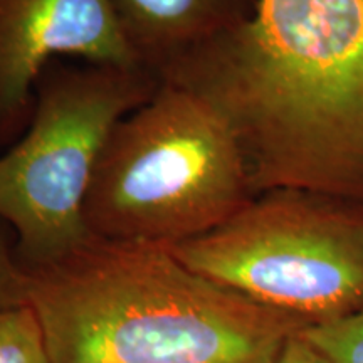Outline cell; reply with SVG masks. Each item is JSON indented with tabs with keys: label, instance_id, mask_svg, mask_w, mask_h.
Listing matches in <instances>:
<instances>
[{
	"label": "cell",
	"instance_id": "6da1fadb",
	"mask_svg": "<svg viewBox=\"0 0 363 363\" xmlns=\"http://www.w3.org/2000/svg\"><path fill=\"white\" fill-rule=\"evenodd\" d=\"M157 76L224 116L256 195L301 189L363 206V0H257L251 19Z\"/></svg>",
	"mask_w": 363,
	"mask_h": 363
},
{
	"label": "cell",
	"instance_id": "7a4b0ae2",
	"mask_svg": "<svg viewBox=\"0 0 363 363\" xmlns=\"http://www.w3.org/2000/svg\"><path fill=\"white\" fill-rule=\"evenodd\" d=\"M27 276L52 363H274L308 328L157 244L93 238Z\"/></svg>",
	"mask_w": 363,
	"mask_h": 363
},
{
	"label": "cell",
	"instance_id": "3957f363",
	"mask_svg": "<svg viewBox=\"0 0 363 363\" xmlns=\"http://www.w3.org/2000/svg\"><path fill=\"white\" fill-rule=\"evenodd\" d=\"M254 197L224 116L192 91L160 81L108 136L84 222L94 238L170 247L217 229Z\"/></svg>",
	"mask_w": 363,
	"mask_h": 363
},
{
	"label": "cell",
	"instance_id": "277c9868",
	"mask_svg": "<svg viewBox=\"0 0 363 363\" xmlns=\"http://www.w3.org/2000/svg\"><path fill=\"white\" fill-rule=\"evenodd\" d=\"M160 79L148 67L56 59L34 91L33 120L0 155V220L26 271L69 256L94 238L84 202L99 155L121 118L148 101Z\"/></svg>",
	"mask_w": 363,
	"mask_h": 363
},
{
	"label": "cell",
	"instance_id": "5b68a950",
	"mask_svg": "<svg viewBox=\"0 0 363 363\" xmlns=\"http://www.w3.org/2000/svg\"><path fill=\"white\" fill-rule=\"evenodd\" d=\"M169 249L192 271L308 326L363 311V206L347 199L267 190Z\"/></svg>",
	"mask_w": 363,
	"mask_h": 363
},
{
	"label": "cell",
	"instance_id": "8992f818",
	"mask_svg": "<svg viewBox=\"0 0 363 363\" xmlns=\"http://www.w3.org/2000/svg\"><path fill=\"white\" fill-rule=\"evenodd\" d=\"M61 57L143 66L113 0H0V152L24 135L33 120L35 84Z\"/></svg>",
	"mask_w": 363,
	"mask_h": 363
},
{
	"label": "cell",
	"instance_id": "52a82bcc",
	"mask_svg": "<svg viewBox=\"0 0 363 363\" xmlns=\"http://www.w3.org/2000/svg\"><path fill=\"white\" fill-rule=\"evenodd\" d=\"M126 39L158 71L251 19L257 0H113Z\"/></svg>",
	"mask_w": 363,
	"mask_h": 363
},
{
	"label": "cell",
	"instance_id": "ba28073f",
	"mask_svg": "<svg viewBox=\"0 0 363 363\" xmlns=\"http://www.w3.org/2000/svg\"><path fill=\"white\" fill-rule=\"evenodd\" d=\"M0 363H52L43 326L29 305L0 308Z\"/></svg>",
	"mask_w": 363,
	"mask_h": 363
},
{
	"label": "cell",
	"instance_id": "9c48e42d",
	"mask_svg": "<svg viewBox=\"0 0 363 363\" xmlns=\"http://www.w3.org/2000/svg\"><path fill=\"white\" fill-rule=\"evenodd\" d=\"M303 337L330 363H363V311L308 326Z\"/></svg>",
	"mask_w": 363,
	"mask_h": 363
},
{
	"label": "cell",
	"instance_id": "30bf717a",
	"mask_svg": "<svg viewBox=\"0 0 363 363\" xmlns=\"http://www.w3.org/2000/svg\"><path fill=\"white\" fill-rule=\"evenodd\" d=\"M29 276L16 254V238L6 222L0 220V308L27 303Z\"/></svg>",
	"mask_w": 363,
	"mask_h": 363
},
{
	"label": "cell",
	"instance_id": "8fae6325",
	"mask_svg": "<svg viewBox=\"0 0 363 363\" xmlns=\"http://www.w3.org/2000/svg\"><path fill=\"white\" fill-rule=\"evenodd\" d=\"M306 330V328H305ZM274 363H330L326 358L316 350L301 333L294 335L288 343L284 345L283 352L279 353L278 360Z\"/></svg>",
	"mask_w": 363,
	"mask_h": 363
}]
</instances>
